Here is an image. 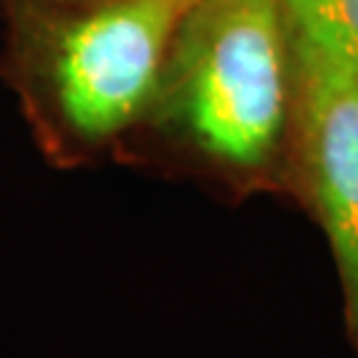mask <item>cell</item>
<instances>
[{
  "mask_svg": "<svg viewBox=\"0 0 358 358\" xmlns=\"http://www.w3.org/2000/svg\"><path fill=\"white\" fill-rule=\"evenodd\" d=\"M292 38L279 0H194L117 159L242 199L287 192Z\"/></svg>",
  "mask_w": 358,
  "mask_h": 358,
  "instance_id": "cell-1",
  "label": "cell"
},
{
  "mask_svg": "<svg viewBox=\"0 0 358 358\" xmlns=\"http://www.w3.org/2000/svg\"><path fill=\"white\" fill-rule=\"evenodd\" d=\"M194 0H3V75L40 152L88 165L138 122Z\"/></svg>",
  "mask_w": 358,
  "mask_h": 358,
  "instance_id": "cell-2",
  "label": "cell"
},
{
  "mask_svg": "<svg viewBox=\"0 0 358 358\" xmlns=\"http://www.w3.org/2000/svg\"><path fill=\"white\" fill-rule=\"evenodd\" d=\"M294 109L287 192L332 250L343 316L358 350V66L292 43Z\"/></svg>",
  "mask_w": 358,
  "mask_h": 358,
  "instance_id": "cell-3",
  "label": "cell"
},
{
  "mask_svg": "<svg viewBox=\"0 0 358 358\" xmlns=\"http://www.w3.org/2000/svg\"><path fill=\"white\" fill-rule=\"evenodd\" d=\"M297 45L358 66V0H279Z\"/></svg>",
  "mask_w": 358,
  "mask_h": 358,
  "instance_id": "cell-4",
  "label": "cell"
}]
</instances>
